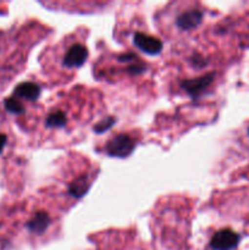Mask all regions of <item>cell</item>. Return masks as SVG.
Masks as SVG:
<instances>
[{
    "label": "cell",
    "instance_id": "cell-1",
    "mask_svg": "<svg viewBox=\"0 0 249 250\" xmlns=\"http://www.w3.org/2000/svg\"><path fill=\"white\" fill-rule=\"evenodd\" d=\"M105 149L110 156L127 158L133 151L134 141L132 137L127 136V134H117L107 142Z\"/></svg>",
    "mask_w": 249,
    "mask_h": 250
},
{
    "label": "cell",
    "instance_id": "cell-2",
    "mask_svg": "<svg viewBox=\"0 0 249 250\" xmlns=\"http://www.w3.org/2000/svg\"><path fill=\"white\" fill-rule=\"evenodd\" d=\"M239 236L232 229H225L216 232L210 241L212 250H233L238 246Z\"/></svg>",
    "mask_w": 249,
    "mask_h": 250
},
{
    "label": "cell",
    "instance_id": "cell-3",
    "mask_svg": "<svg viewBox=\"0 0 249 250\" xmlns=\"http://www.w3.org/2000/svg\"><path fill=\"white\" fill-rule=\"evenodd\" d=\"M88 58V50L82 44H75L67 50L63 56L62 63L67 68L81 67Z\"/></svg>",
    "mask_w": 249,
    "mask_h": 250
},
{
    "label": "cell",
    "instance_id": "cell-4",
    "mask_svg": "<svg viewBox=\"0 0 249 250\" xmlns=\"http://www.w3.org/2000/svg\"><path fill=\"white\" fill-rule=\"evenodd\" d=\"M214 73H208L194 80H186L182 82V89L186 90L192 98H198L214 81Z\"/></svg>",
    "mask_w": 249,
    "mask_h": 250
},
{
    "label": "cell",
    "instance_id": "cell-5",
    "mask_svg": "<svg viewBox=\"0 0 249 250\" xmlns=\"http://www.w3.org/2000/svg\"><path fill=\"white\" fill-rule=\"evenodd\" d=\"M133 43L137 48L143 50L144 53L150 54V55H156V54H159L163 50V43L158 38L141 33V32L134 33Z\"/></svg>",
    "mask_w": 249,
    "mask_h": 250
},
{
    "label": "cell",
    "instance_id": "cell-6",
    "mask_svg": "<svg viewBox=\"0 0 249 250\" xmlns=\"http://www.w3.org/2000/svg\"><path fill=\"white\" fill-rule=\"evenodd\" d=\"M203 21V12L199 10H188V11L182 12L178 15L176 19V24L182 31H189L194 29L202 23Z\"/></svg>",
    "mask_w": 249,
    "mask_h": 250
},
{
    "label": "cell",
    "instance_id": "cell-7",
    "mask_svg": "<svg viewBox=\"0 0 249 250\" xmlns=\"http://www.w3.org/2000/svg\"><path fill=\"white\" fill-rule=\"evenodd\" d=\"M50 217L46 212L38 211L28 222H27V229L31 232L37 234H42L46 231V229L50 225Z\"/></svg>",
    "mask_w": 249,
    "mask_h": 250
},
{
    "label": "cell",
    "instance_id": "cell-8",
    "mask_svg": "<svg viewBox=\"0 0 249 250\" xmlns=\"http://www.w3.org/2000/svg\"><path fill=\"white\" fill-rule=\"evenodd\" d=\"M15 95L27 100H37L41 95V87L33 82H23L15 88Z\"/></svg>",
    "mask_w": 249,
    "mask_h": 250
},
{
    "label": "cell",
    "instance_id": "cell-9",
    "mask_svg": "<svg viewBox=\"0 0 249 250\" xmlns=\"http://www.w3.org/2000/svg\"><path fill=\"white\" fill-rule=\"evenodd\" d=\"M88 188H89V182L85 176H82L71 183L68 187V193L75 198H82L88 192Z\"/></svg>",
    "mask_w": 249,
    "mask_h": 250
},
{
    "label": "cell",
    "instance_id": "cell-10",
    "mask_svg": "<svg viewBox=\"0 0 249 250\" xmlns=\"http://www.w3.org/2000/svg\"><path fill=\"white\" fill-rule=\"evenodd\" d=\"M66 122H67V117H66L65 112L58 110V111H54L48 115L45 125L48 127H53V128H61V127H65Z\"/></svg>",
    "mask_w": 249,
    "mask_h": 250
},
{
    "label": "cell",
    "instance_id": "cell-11",
    "mask_svg": "<svg viewBox=\"0 0 249 250\" xmlns=\"http://www.w3.org/2000/svg\"><path fill=\"white\" fill-rule=\"evenodd\" d=\"M4 106L5 109L7 110L9 112L15 115H20V114H23L24 112V107L16 98L11 97V98H7L6 100L4 102Z\"/></svg>",
    "mask_w": 249,
    "mask_h": 250
},
{
    "label": "cell",
    "instance_id": "cell-12",
    "mask_svg": "<svg viewBox=\"0 0 249 250\" xmlns=\"http://www.w3.org/2000/svg\"><path fill=\"white\" fill-rule=\"evenodd\" d=\"M116 122V120L114 119V117H105V119H103L102 121L99 122V124L95 125L94 127V131L97 132V133H104L105 131H107V129L110 128V127L112 126V125Z\"/></svg>",
    "mask_w": 249,
    "mask_h": 250
},
{
    "label": "cell",
    "instance_id": "cell-13",
    "mask_svg": "<svg viewBox=\"0 0 249 250\" xmlns=\"http://www.w3.org/2000/svg\"><path fill=\"white\" fill-rule=\"evenodd\" d=\"M192 59H193V65L194 66H198V67H204V66L207 65V62H204L200 56H194V58Z\"/></svg>",
    "mask_w": 249,
    "mask_h": 250
},
{
    "label": "cell",
    "instance_id": "cell-14",
    "mask_svg": "<svg viewBox=\"0 0 249 250\" xmlns=\"http://www.w3.org/2000/svg\"><path fill=\"white\" fill-rule=\"evenodd\" d=\"M7 142V137L5 134H0V154L4 150V146Z\"/></svg>",
    "mask_w": 249,
    "mask_h": 250
}]
</instances>
